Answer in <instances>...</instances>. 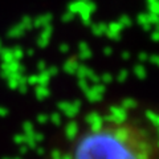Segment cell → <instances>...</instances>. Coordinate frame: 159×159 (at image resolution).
<instances>
[{
    "label": "cell",
    "mask_w": 159,
    "mask_h": 159,
    "mask_svg": "<svg viewBox=\"0 0 159 159\" xmlns=\"http://www.w3.org/2000/svg\"><path fill=\"white\" fill-rule=\"evenodd\" d=\"M68 159H158L155 118L127 102L93 110L74 126Z\"/></svg>",
    "instance_id": "1"
}]
</instances>
